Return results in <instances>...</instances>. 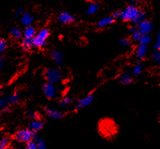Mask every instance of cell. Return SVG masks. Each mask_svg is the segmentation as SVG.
Segmentation results:
<instances>
[{
    "label": "cell",
    "mask_w": 160,
    "mask_h": 149,
    "mask_svg": "<svg viewBox=\"0 0 160 149\" xmlns=\"http://www.w3.org/2000/svg\"><path fill=\"white\" fill-rule=\"evenodd\" d=\"M138 4V0H130V5H134V6H137Z\"/></svg>",
    "instance_id": "35"
},
{
    "label": "cell",
    "mask_w": 160,
    "mask_h": 149,
    "mask_svg": "<svg viewBox=\"0 0 160 149\" xmlns=\"http://www.w3.org/2000/svg\"><path fill=\"white\" fill-rule=\"evenodd\" d=\"M34 139L36 141L37 144H38V149H48L47 144H46L45 141L42 137H40L38 135L36 134Z\"/></svg>",
    "instance_id": "23"
},
{
    "label": "cell",
    "mask_w": 160,
    "mask_h": 149,
    "mask_svg": "<svg viewBox=\"0 0 160 149\" xmlns=\"http://www.w3.org/2000/svg\"><path fill=\"white\" fill-rule=\"evenodd\" d=\"M153 49L155 51H160V29L158 31L156 35V42L153 45Z\"/></svg>",
    "instance_id": "28"
},
{
    "label": "cell",
    "mask_w": 160,
    "mask_h": 149,
    "mask_svg": "<svg viewBox=\"0 0 160 149\" xmlns=\"http://www.w3.org/2000/svg\"><path fill=\"white\" fill-rule=\"evenodd\" d=\"M20 45L25 51H29L32 48H33L32 45V39H27L22 38L21 41H20Z\"/></svg>",
    "instance_id": "20"
},
{
    "label": "cell",
    "mask_w": 160,
    "mask_h": 149,
    "mask_svg": "<svg viewBox=\"0 0 160 149\" xmlns=\"http://www.w3.org/2000/svg\"><path fill=\"white\" fill-rule=\"evenodd\" d=\"M25 149H38V144L35 139L29 141L25 144Z\"/></svg>",
    "instance_id": "27"
},
{
    "label": "cell",
    "mask_w": 160,
    "mask_h": 149,
    "mask_svg": "<svg viewBox=\"0 0 160 149\" xmlns=\"http://www.w3.org/2000/svg\"><path fill=\"white\" fill-rule=\"evenodd\" d=\"M150 42H151V36H150V35H144L141 36V39L138 41V44L149 45Z\"/></svg>",
    "instance_id": "26"
},
{
    "label": "cell",
    "mask_w": 160,
    "mask_h": 149,
    "mask_svg": "<svg viewBox=\"0 0 160 149\" xmlns=\"http://www.w3.org/2000/svg\"><path fill=\"white\" fill-rule=\"evenodd\" d=\"M51 58L57 66H62L64 64L65 57L62 52L55 50L51 53Z\"/></svg>",
    "instance_id": "14"
},
{
    "label": "cell",
    "mask_w": 160,
    "mask_h": 149,
    "mask_svg": "<svg viewBox=\"0 0 160 149\" xmlns=\"http://www.w3.org/2000/svg\"><path fill=\"white\" fill-rule=\"evenodd\" d=\"M99 5L96 2H90L87 5V9L85 11V14L87 15H92L98 12Z\"/></svg>",
    "instance_id": "18"
},
{
    "label": "cell",
    "mask_w": 160,
    "mask_h": 149,
    "mask_svg": "<svg viewBox=\"0 0 160 149\" xmlns=\"http://www.w3.org/2000/svg\"><path fill=\"white\" fill-rule=\"evenodd\" d=\"M131 34H132V39L136 42H138L139 40H140L141 38V36H142V35H141V33L137 30V29L136 30L134 31L133 32L131 33Z\"/></svg>",
    "instance_id": "31"
},
{
    "label": "cell",
    "mask_w": 160,
    "mask_h": 149,
    "mask_svg": "<svg viewBox=\"0 0 160 149\" xmlns=\"http://www.w3.org/2000/svg\"><path fill=\"white\" fill-rule=\"evenodd\" d=\"M10 104L8 97L6 95H2L0 98V109L3 114H7L8 113Z\"/></svg>",
    "instance_id": "15"
},
{
    "label": "cell",
    "mask_w": 160,
    "mask_h": 149,
    "mask_svg": "<svg viewBox=\"0 0 160 149\" xmlns=\"http://www.w3.org/2000/svg\"><path fill=\"white\" fill-rule=\"evenodd\" d=\"M62 72L58 68H48L44 71V78L48 83L57 84L62 80Z\"/></svg>",
    "instance_id": "4"
},
{
    "label": "cell",
    "mask_w": 160,
    "mask_h": 149,
    "mask_svg": "<svg viewBox=\"0 0 160 149\" xmlns=\"http://www.w3.org/2000/svg\"><path fill=\"white\" fill-rule=\"evenodd\" d=\"M112 15L116 19H120L124 22H129L137 26L146 20V14L143 11L137 8V6L129 5L120 12H114Z\"/></svg>",
    "instance_id": "1"
},
{
    "label": "cell",
    "mask_w": 160,
    "mask_h": 149,
    "mask_svg": "<svg viewBox=\"0 0 160 149\" xmlns=\"http://www.w3.org/2000/svg\"><path fill=\"white\" fill-rule=\"evenodd\" d=\"M51 35V31L48 28H42L32 38L33 48H42L47 44L48 39Z\"/></svg>",
    "instance_id": "3"
},
{
    "label": "cell",
    "mask_w": 160,
    "mask_h": 149,
    "mask_svg": "<svg viewBox=\"0 0 160 149\" xmlns=\"http://www.w3.org/2000/svg\"><path fill=\"white\" fill-rule=\"evenodd\" d=\"M11 139L8 136H3L0 140V149H8L10 148Z\"/></svg>",
    "instance_id": "21"
},
{
    "label": "cell",
    "mask_w": 160,
    "mask_h": 149,
    "mask_svg": "<svg viewBox=\"0 0 160 149\" xmlns=\"http://www.w3.org/2000/svg\"><path fill=\"white\" fill-rule=\"evenodd\" d=\"M36 135V133L28 128H23V129L18 130L13 136L14 140L18 143L22 144H27L29 141L34 139Z\"/></svg>",
    "instance_id": "2"
},
{
    "label": "cell",
    "mask_w": 160,
    "mask_h": 149,
    "mask_svg": "<svg viewBox=\"0 0 160 149\" xmlns=\"http://www.w3.org/2000/svg\"><path fill=\"white\" fill-rule=\"evenodd\" d=\"M37 31L35 26L32 25L28 26L24 28L23 30V38H27V39H32L36 35Z\"/></svg>",
    "instance_id": "17"
},
{
    "label": "cell",
    "mask_w": 160,
    "mask_h": 149,
    "mask_svg": "<svg viewBox=\"0 0 160 149\" xmlns=\"http://www.w3.org/2000/svg\"><path fill=\"white\" fill-rule=\"evenodd\" d=\"M8 149H19V148H9Z\"/></svg>",
    "instance_id": "37"
},
{
    "label": "cell",
    "mask_w": 160,
    "mask_h": 149,
    "mask_svg": "<svg viewBox=\"0 0 160 149\" xmlns=\"http://www.w3.org/2000/svg\"><path fill=\"white\" fill-rule=\"evenodd\" d=\"M8 98L11 104H18L20 101V96L18 93H13L8 97Z\"/></svg>",
    "instance_id": "24"
},
{
    "label": "cell",
    "mask_w": 160,
    "mask_h": 149,
    "mask_svg": "<svg viewBox=\"0 0 160 149\" xmlns=\"http://www.w3.org/2000/svg\"><path fill=\"white\" fill-rule=\"evenodd\" d=\"M10 35L14 39L22 38H23V30L19 27H12L10 29Z\"/></svg>",
    "instance_id": "19"
},
{
    "label": "cell",
    "mask_w": 160,
    "mask_h": 149,
    "mask_svg": "<svg viewBox=\"0 0 160 149\" xmlns=\"http://www.w3.org/2000/svg\"><path fill=\"white\" fill-rule=\"evenodd\" d=\"M23 9L22 8H18L16 11H14V17H20L22 16V14H23Z\"/></svg>",
    "instance_id": "34"
},
{
    "label": "cell",
    "mask_w": 160,
    "mask_h": 149,
    "mask_svg": "<svg viewBox=\"0 0 160 149\" xmlns=\"http://www.w3.org/2000/svg\"><path fill=\"white\" fill-rule=\"evenodd\" d=\"M119 44L120 46H123V47H128L131 45V41H130L129 39L127 38H122L119 41Z\"/></svg>",
    "instance_id": "32"
},
{
    "label": "cell",
    "mask_w": 160,
    "mask_h": 149,
    "mask_svg": "<svg viewBox=\"0 0 160 149\" xmlns=\"http://www.w3.org/2000/svg\"><path fill=\"white\" fill-rule=\"evenodd\" d=\"M44 121L40 118L31 119V121L29 123V128L32 131H34L35 133H37L44 127Z\"/></svg>",
    "instance_id": "11"
},
{
    "label": "cell",
    "mask_w": 160,
    "mask_h": 149,
    "mask_svg": "<svg viewBox=\"0 0 160 149\" xmlns=\"http://www.w3.org/2000/svg\"><path fill=\"white\" fill-rule=\"evenodd\" d=\"M8 42H7L5 39H0V53H4L5 50H7V48H8Z\"/></svg>",
    "instance_id": "30"
},
{
    "label": "cell",
    "mask_w": 160,
    "mask_h": 149,
    "mask_svg": "<svg viewBox=\"0 0 160 149\" xmlns=\"http://www.w3.org/2000/svg\"><path fill=\"white\" fill-rule=\"evenodd\" d=\"M132 74H130L129 72H124L120 74L118 77V82L120 84L123 85H128L132 83L133 78Z\"/></svg>",
    "instance_id": "13"
},
{
    "label": "cell",
    "mask_w": 160,
    "mask_h": 149,
    "mask_svg": "<svg viewBox=\"0 0 160 149\" xmlns=\"http://www.w3.org/2000/svg\"><path fill=\"white\" fill-rule=\"evenodd\" d=\"M72 98H69V97H65V98H63L62 99L59 100V104L60 107H68L70 104H72Z\"/></svg>",
    "instance_id": "25"
},
{
    "label": "cell",
    "mask_w": 160,
    "mask_h": 149,
    "mask_svg": "<svg viewBox=\"0 0 160 149\" xmlns=\"http://www.w3.org/2000/svg\"><path fill=\"white\" fill-rule=\"evenodd\" d=\"M152 60L156 65L160 66V51H156L152 54Z\"/></svg>",
    "instance_id": "29"
},
{
    "label": "cell",
    "mask_w": 160,
    "mask_h": 149,
    "mask_svg": "<svg viewBox=\"0 0 160 149\" xmlns=\"http://www.w3.org/2000/svg\"><path fill=\"white\" fill-rule=\"evenodd\" d=\"M148 52V45H145V44H138V45L137 46L136 49H135V56L138 59L141 60V59H144L146 57L147 54Z\"/></svg>",
    "instance_id": "12"
},
{
    "label": "cell",
    "mask_w": 160,
    "mask_h": 149,
    "mask_svg": "<svg viewBox=\"0 0 160 149\" xmlns=\"http://www.w3.org/2000/svg\"><path fill=\"white\" fill-rule=\"evenodd\" d=\"M143 69H144V67H143V65L141 64L140 61H138L133 66L132 70V74L133 76H138L142 73Z\"/></svg>",
    "instance_id": "22"
},
{
    "label": "cell",
    "mask_w": 160,
    "mask_h": 149,
    "mask_svg": "<svg viewBox=\"0 0 160 149\" xmlns=\"http://www.w3.org/2000/svg\"><path fill=\"white\" fill-rule=\"evenodd\" d=\"M57 20L61 24H69L74 22L75 18L70 13L67 12H62L57 17Z\"/></svg>",
    "instance_id": "10"
},
{
    "label": "cell",
    "mask_w": 160,
    "mask_h": 149,
    "mask_svg": "<svg viewBox=\"0 0 160 149\" xmlns=\"http://www.w3.org/2000/svg\"><path fill=\"white\" fill-rule=\"evenodd\" d=\"M27 115L28 118H31V119H35V118H38V114L35 111H29L27 112Z\"/></svg>",
    "instance_id": "33"
},
{
    "label": "cell",
    "mask_w": 160,
    "mask_h": 149,
    "mask_svg": "<svg viewBox=\"0 0 160 149\" xmlns=\"http://www.w3.org/2000/svg\"><path fill=\"white\" fill-rule=\"evenodd\" d=\"M44 112L47 116L53 120H61L63 118V114L60 111L57 110L55 108L51 107H47L44 109Z\"/></svg>",
    "instance_id": "9"
},
{
    "label": "cell",
    "mask_w": 160,
    "mask_h": 149,
    "mask_svg": "<svg viewBox=\"0 0 160 149\" xmlns=\"http://www.w3.org/2000/svg\"><path fill=\"white\" fill-rule=\"evenodd\" d=\"M42 91L44 95L49 100H52L57 95V89L54 84L51 83H45L42 85Z\"/></svg>",
    "instance_id": "5"
},
{
    "label": "cell",
    "mask_w": 160,
    "mask_h": 149,
    "mask_svg": "<svg viewBox=\"0 0 160 149\" xmlns=\"http://www.w3.org/2000/svg\"><path fill=\"white\" fill-rule=\"evenodd\" d=\"M137 30L141 33V35H150L151 31L153 29V24L151 21L148 20H144L141 23L138 24L136 26Z\"/></svg>",
    "instance_id": "6"
},
{
    "label": "cell",
    "mask_w": 160,
    "mask_h": 149,
    "mask_svg": "<svg viewBox=\"0 0 160 149\" xmlns=\"http://www.w3.org/2000/svg\"><path fill=\"white\" fill-rule=\"evenodd\" d=\"M4 64H5V59L4 58L2 57L1 59H0V68H2L3 66H4Z\"/></svg>",
    "instance_id": "36"
},
{
    "label": "cell",
    "mask_w": 160,
    "mask_h": 149,
    "mask_svg": "<svg viewBox=\"0 0 160 149\" xmlns=\"http://www.w3.org/2000/svg\"><path fill=\"white\" fill-rule=\"evenodd\" d=\"M20 23L25 27L28 26H31L34 22V17L28 12H24L20 17Z\"/></svg>",
    "instance_id": "16"
},
{
    "label": "cell",
    "mask_w": 160,
    "mask_h": 149,
    "mask_svg": "<svg viewBox=\"0 0 160 149\" xmlns=\"http://www.w3.org/2000/svg\"><path fill=\"white\" fill-rule=\"evenodd\" d=\"M116 20V18H115L113 15L105 17L102 18L101 20H99L97 22V23H96V28L98 29H105V28L110 26L112 25L113 23H114Z\"/></svg>",
    "instance_id": "8"
},
{
    "label": "cell",
    "mask_w": 160,
    "mask_h": 149,
    "mask_svg": "<svg viewBox=\"0 0 160 149\" xmlns=\"http://www.w3.org/2000/svg\"><path fill=\"white\" fill-rule=\"evenodd\" d=\"M94 95L92 94L81 98L75 103V108L78 109H81L89 107L94 101Z\"/></svg>",
    "instance_id": "7"
}]
</instances>
